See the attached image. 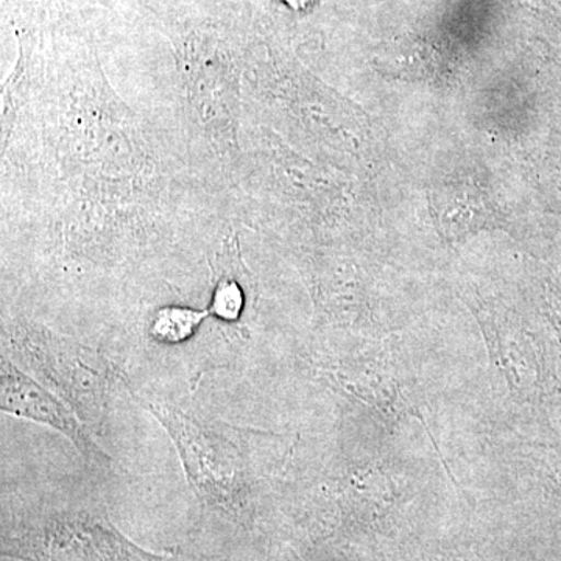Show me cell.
I'll list each match as a JSON object with an SVG mask.
<instances>
[{"mask_svg":"<svg viewBox=\"0 0 561 561\" xmlns=\"http://www.w3.org/2000/svg\"><path fill=\"white\" fill-rule=\"evenodd\" d=\"M0 378H2L0 405L3 412L54 427L55 431L68 437L88 459H106L105 454L95 445V442L91 440L90 434L81 426L77 416L57 397L18 370L3 357Z\"/></svg>","mask_w":561,"mask_h":561,"instance_id":"obj_3","label":"cell"},{"mask_svg":"<svg viewBox=\"0 0 561 561\" xmlns=\"http://www.w3.org/2000/svg\"><path fill=\"white\" fill-rule=\"evenodd\" d=\"M209 316L208 309L198 311L184 306H165L151 320V337L164 345H176L191 339Z\"/></svg>","mask_w":561,"mask_h":561,"instance_id":"obj_4","label":"cell"},{"mask_svg":"<svg viewBox=\"0 0 561 561\" xmlns=\"http://www.w3.org/2000/svg\"><path fill=\"white\" fill-rule=\"evenodd\" d=\"M150 411L171 434L197 494L224 511H241L245 481L234 446L195 416L168 405L151 404Z\"/></svg>","mask_w":561,"mask_h":561,"instance_id":"obj_2","label":"cell"},{"mask_svg":"<svg viewBox=\"0 0 561 561\" xmlns=\"http://www.w3.org/2000/svg\"><path fill=\"white\" fill-rule=\"evenodd\" d=\"M14 348L47 382L60 391L84 420H101L113 382V370L98 351L54 332L21 323L11 330Z\"/></svg>","mask_w":561,"mask_h":561,"instance_id":"obj_1","label":"cell"},{"mask_svg":"<svg viewBox=\"0 0 561 561\" xmlns=\"http://www.w3.org/2000/svg\"><path fill=\"white\" fill-rule=\"evenodd\" d=\"M284 2L289 3V5L294 7V9L301 10L306 9V7L311 3V0H284Z\"/></svg>","mask_w":561,"mask_h":561,"instance_id":"obj_6","label":"cell"},{"mask_svg":"<svg viewBox=\"0 0 561 561\" xmlns=\"http://www.w3.org/2000/svg\"><path fill=\"white\" fill-rule=\"evenodd\" d=\"M239 272L241 268H234L232 265L217 267L213 295H210L208 308L210 316L228 323L241 320L245 311L247 294L242 279L239 278Z\"/></svg>","mask_w":561,"mask_h":561,"instance_id":"obj_5","label":"cell"}]
</instances>
